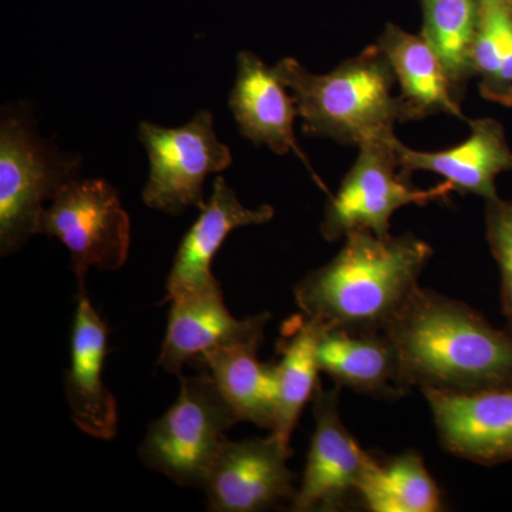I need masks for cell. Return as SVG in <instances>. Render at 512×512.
I'll return each mask as SVG.
<instances>
[{
    "label": "cell",
    "instance_id": "obj_1",
    "mask_svg": "<svg viewBox=\"0 0 512 512\" xmlns=\"http://www.w3.org/2000/svg\"><path fill=\"white\" fill-rule=\"evenodd\" d=\"M384 333L396 350L403 394L416 386L477 392L512 384V333L464 302L419 288Z\"/></svg>",
    "mask_w": 512,
    "mask_h": 512
},
{
    "label": "cell",
    "instance_id": "obj_2",
    "mask_svg": "<svg viewBox=\"0 0 512 512\" xmlns=\"http://www.w3.org/2000/svg\"><path fill=\"white\" fill-rule=\"evenodd\" d=\"M343 239L332 261L295 286L296 305L325 328L384 332L420 288L433 249L414 234L353 231Z\"/></svg>",
    "mask_w": 512,
    "mask_h": 512
},
{
    "label": "cell",
    "instance_id": "obj_3",
    "mask_svg": "<svg viewBox=\"0 0 512 512\" xmlns=\"http://www.w3.org/2000/svg\"><path fill=\"white\" fill-rule=\"evenodd\" d=\"M275 67L295 97L308 136L357 147L396 137V76L377 43L326 74L309 72L293 57L279 60Z\"/></svg>",
    "mask_w": 512,
    "mask_h": 512
},
{
    "label": "cell",
    "instance_id": "obj_4",
    "mask_svg": "<svg viewBox=\"0 0 512 512\" xmlns=\"http://www.w3.org/2000/svg\"><path fill=\"white\" fill-rule=\"evenodd\" d=\"M79 154L64 153L36 128L28 104H9L0 119V254L39 234L45 202L80 177Z\"/></svg>",
    "mask_w": 512,
    "mask_h": 512
},
{
    "label": "cell",
    "instance_id": "obj_5",
    "mask_svg": "<svg viewBox=\"0 0 512 512\" xmlns=\"http://www.w3.org/2000/svg\"><path fill=\"white\" fill-rule=\"evenodd\" d=\"M177 400L148 427L140 458L183 487L204 488L215 458L225 443V431L239 423L237 413L207 372L180 375Z\"/></svg>",
    "mask_w": 512,
    "mask_h": 512
},
{
    "label": "cell",
    "instance_id": "obj_6",
    "mask_svg": "<svg viewBox=\"0 0 512 512\" xmlns=\"http://www.w3.org/2000/svg\"><path fill=\"white\" fill-rule=\"evenodd\" d=\"M369 141L359 146V156L343 178L338 192L325 207L320 234L329 242L339 241L353 231L390 237L393 214L406 205H427L444 200L453 185L444 181L436 187H414L410 174L400 168L396 141Z\"/></svg>",
    "mask_w": 512,
    "mask_h": 512
},
{
    "label": "cell",
    "instance_id": "obj_7",
    "mask_svg": "<svg viewBox=\"0 0 512 512\" xmlns=\"http://www.w3.org/2000/svg\"><path fill=\"white\" fill-rule=\"evenodd\" d=\"M39 234L57 238L69 249L77 288L86 286L90 268L117 271L126 264L131 221L119 191L100 178H74L45 208Z\"/></svg>",
    "mask_w": 512,
    "mask_h": 512
},
{
    "label": "cell",
    "instance_id": "obj_8",
    "mask_svg": "<svg viewBox=\"0 0 512 512\" xmlns=\"http://www.w3.org/2000/svg\"><path fill=\"white\" fill-rule=\"evenodd\" d=\"M138 140L146 147L150 175L144 187V204L151 210L183 214L205 205L208 175L222 173L232 164L231 148L215 133L211 111L201 110L181 127L141 121Z\"/></svg>",
    "mask_w": 512,
    "mask_h": 512
},
{
    "label": "cell",
    "instance_id": "obj_9",
    "mask_svg": "<svg viewBox=\"0 0 512 512\" xmlns=\"http://www.w3.org/2000/svg\"><path fill=\"white\" fill-rule=\"evenodd\" d=\"M339 392L338 384L329 390L319 384L313 394L315 431L302 484L291 503L293 512H332L348 507L353 497H359V485L373 461L343 424Z\"/></svg>",
    "mask_w": 512,
    "mask_h": 512
},
{
    "label": "cell",
    "instance_id": "obj_10",
    "mask_svg": "<svg viewBox=\"0 0 512 512\" xmlns=\"http://www.w3.org/2000/svg\"><path fill=\"white\" fill-rule=\"evenodd\" d=\"M292 456L276 440H225L205 481L208 510L256 512L295 498L298 488L286 467Z\"/></svg>",
    "mask_w": 512,
    "mask_h": 512
},
{
    "label": "cell",
    "instance_id": "obj_11",
    "mask_svg": "<svg viewBox=\"0 0 512 512\" xmlns=\"http://www.w3.org/2000/svg\"><path fill=\"white\" fill-rule=\"evenodd\" d=\"M421 392L448 453L484 466L512 460V384L477 392Z\"/></svg>",
    "mask_w": 512,
    "mask_h": 512
},
{
    "label": "cell",
    "instance_id": "obj_12",
    "mask_svg": "<svg viewBox=\"0 0 512 512\" xmlns=\"http://www.w3.org/2000/svg\"><path fill=\"white\" fill-rule=\"evenodd\" d=\"M269 313L237 319L225 305L220 282L171 301L167 333L158 365L181 375L184 366L205 353L242 342H262Z\"/></svg>",
    "mask_w": 512,
    "mask_h": 512
},
{
    "label": "cell",
    "instance_id": "obj_13",
    "mask_svg": "<svg viewBox=\"0 0 512 512\" xmlns=\"http://www.w3.org/2000/svg\"><path fill=\"white\" fill-rule=\"evenodd\" d=\"M107 355V326L93 308L86 286L77 288L70 366L64 375V394L74 424L94 439L111 440L117 433L119 413L113 394L103 382Z\"/></svg>",
    "mask_w": 512,
    "mask_h": 512
},
{
    "label": "cell",
    "instance_id": "obj_14",
    "mask_svg": "<svg viewBox=\"0 0 512 512\" xmlns=\"http://www.w3.org/2000/svg\"><path fill=\"white\" fill-rule=\"evenodd\" d=\"M276 67L266 66L255 53L242 50L237 57V76L229 93V109L239 133L256 147L266 146L278 156L296 154L309 167L295 137L298 104Z\"/></svg>",
    "mask_w": 512,
    "mask_h": 512
},
{
    "label": "cell",
    "instance_id": "obj_15",
    "mask_svg": "<svg viewBox=\"0 0 512 512\" xmlns=\"http://www.w3.org/2000/svg\"><path fill=\"white\" fill-rule=\"evenodd\" d=\"M274 217L275 210L271 205L245 207L224 177L215 178L210 200L205 202L200 217L188 229L177 249L165 284V301L171 302L178 296L200 291L217 282L212 274V261L228 235L238 228L266 224Z\"/></svg>",
    "mask_w": 512,
    "mask_h": 512
},
{
    "label": "cell",
    "instance_id": "obj_16",
    "mask_svg": "<svg viewBox=\"0 0 512 512\" xmlns=\"http://www.w3.org/2000/svg\"><path fill=\"white\" fill-rule=\"evenodd\" d=\"M470 136L456 147L419 151L396 141V154L404 173L429 171L453 185L454 191L476 194L485 201L498 197L495 178L512 170V151L500 121L468 120Z\"/></svg>",
    "mask_w": 512,
    "mask_h": 512
},
{
    "label": "cell",
    "instance_id": "obj_17",
    "mask_svg": "<svg viewBox=\"0 0 512 512\" xmlns=\"http://www.w3.org/2000/svg\"><path fill=\"white\" fill-rule=\"evenodd\" d=\"M377 45L392 64L400 93V121L447 114L466 120L446 69L423 36L387 25Z\"/></svg>",
    "mask_w": 512,
    "mask_h": 512
},
{
    "label": "cell",
    "instance_id": "obj_18",
    "mask_svg": "<svg viewBox=\"0 0 512 512\" xmlns=\"http://www.w3.org/2000/svg\"><path fill=\"white\" fill-rule=\"evenodd\" d=\"M320 372L340 387L369 396L396 397L399 363L393 343L384 332H352L325 328L318 342Z\"/></svg>",
    "mask_w": 512,
    "mask_h": 512
},
{
    "label": "cell",
    "instance_id": "obj_19",
    "mask_svg": "<svg viewBox=\"0 0 512 512\" xmlns=\"http://www.w3.org/2000/svg\"><path fill=\"white\" fill-rule=\"evenodd\" d=\"M261 343L221 346L198 360L220 387L239 421H249L272 431L278 413V376L275 365L258 359Z\"/></svg>",
    "mask_w": 512,
    "mask_h": 512
},
{
    "label": "cell",
    "instance_id": "obj_20",
    "mask_svg": "<svg viewBox=\"0 0 512 512\" xmlns=\"http://www.w3.org/2000/svg\"><path fill=\"white\" fill-rule=\"evenodd\" d=\"M323 326L316 320L296 315L282 326L278 353L281 362L276 365L279 399L276 423L272 434L291 451V439L303 407L311 402L320 384L318 342Z\"/></svg>",
    "mask_w": 512,
    "mask_h": 512
},
{
    "label": "cell",
    "instance_id": "obj_21",
    "mask_svg": "<svg viewBox=\"0 0 512 512\" xmlns=\"http://www.w3.org/2000/svg\"><path fill=\"white\" fill-rule=\"evenodd\" d=\"M359 498L373 512H437L443 494L416 451L379 463L373 458L359 485Z\"/></svg>",
    "mask_w": 512,
    "mask_h": 512
},
{
    "label": "cell",
    "instance_id": "obj_22",
    "mask_svg": "<svg viewBox=\"0 0 512 512\" xmlns=\"http://www.w3.org/2000/svg\"><path fill=\"white\" fill-rule=\"evenodd\" d=\"M421 36L440 57L458 100L474 77L473 53L481 0H420Z\"/></svg>",
    "mask_w": 512,
    "mask_h": 512
},
{
    "label": "cell",
    "instance_id": "obj_23",
    "mask_svg": "<svg viewBox=\"0 0 512 512\" xmlns=\"http://www.w3.org/2000/svg\"><path fill=\"white\" fill-rule=\"evenodd\" d=\"M473 64L481 96L512 107V6L507 0H481Z\"/></svg>",
    "mask_w": 512,
    "mask_h": 512
},
{
    "label": "cell",
    "instance_id": "obj_24",
    "mask_svg": "<svg viewBox=\"0 0 512 512\" xmlns=\"http://www.w3.org/2000/svg\"><path fill=\"white\" fill-rule=\"evenodd\" d=\"M485 202V234L500 266L504 315L512 333V201L495 197Z\"/></svg>",
    "mask_w": 512,
    "mask_h": 512
},
{
    "label": "cell",
    "instance_id": "obj_25",
    "mask_svg": "<svg viewBox=\"0 0 512 512\" xmlns=\"http://www.w3.org/2000/svg\"><path fill=\"white\" fill-rule=\"evenodd\" d=\"M507 2L512 6V0H507Z\"/></svg>",
    "mask_w": 512,
    "mask_h": 512
}]
</instances>
